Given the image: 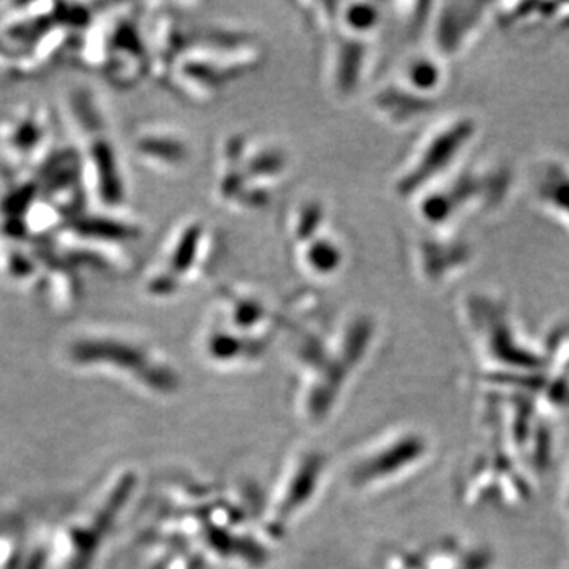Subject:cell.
<instances>
[{
	"mask_svg": "<svg viewBox=\"0 0 569 569\" xmlns=\"http://www.w3.org/2000/svg\"><path fill=\"white\" fill-rule=\"evenodd\" d=\"M260 62V43L252 32L238 26L186 24L160 80L183 97L206 102L227 92Z\"/></svg>",
	"mask_w": 569,
	"mask_h": 569,
	"instance_id": "6da1fadb",
	"label": "cell"
},
{
	"mask_svg": "<svg viewBox=\"0 0 569 569\" xmlns=\"http://www.w3.org/2000/svg\"><path fill=\"white\" fill-rule=\"evenodd\" d=\"M291 173V153L274 138L250 132L224 138L217 156L213 197L231 212L253 213L272 204Z\"/></svg>",
	"mask_w": 569,
	"mask_h": 569,
	"instance_id": "7a4b0ae2",
	"label": "cell"
},
{
	"mask_svg": "<svg viewBox=\"0 0 569 569\" xmlns=\"http://www.w3.org/2000/svg\"><path fill=\"white\" fill-rule=\"evenodd\" d=\"M103 100L89 86H74L66 100L70 129L77 137L89 200L97 209L126 212L129 176Z\"/></svg>",
	"mask_w": 569,
	"mask_h": 569,
	"instance_id": "3957f363",
	"label": "cell"
},
{
	"mask_svg": "<svg viewBox=\"0 0 569 569\" xmlns=\"http://www.w3.org/2000/svg\"><path fill=\"white\" fill-rule=\"evenodd\" d=\"M211 253V227L200 217H187L171 231L146 269L141 290L156 301L178 298L203 277Z\"/></svg>",
	"mask_w": 569,
	"mask_h": 569,
	"instance_id": "277c9868",
	"label": "cell"
},
{
	"mask_svg": "<svg viewBox=\"0 0 569 569\" xmlns=\"http://www.w3.org/2000/svg\"><path fill=\"white\" fill-rule=\"evenodd\" d=\"M287 238L296 268L313 280H329L342 272L347 247L332 227L323 201L305 198L291 209L287 220Z\"/></svg>",
	"mask_w": 569,
	"mask_h": 569,
	"instance_id": "5b68a950",
	"label": "cell"
},
{
	"mask_svg": "<svg viewBox=\"0 0 569 569\" xmlns=\"http://www.w3.org/2000/svg\"><path fill=\"white\" fill-rule=\"evenodd\" d=\"M307 17L326 41V80L332 96L348 100L367 82L376 37L351 31L335 18V3H312Z\"/></svg>",
	"mask_w": 569,
	"mask_h": 569,
	"instance_id": "8992f818",
	"label": "cell"
},
{
	"mask_svg": "<svg viewBox=\"0 0 569 569\" xmlns=\"http://www.w3.org/2000/svg\"><path fill=\"white\" fill-rule=\"evenodd\" d=\"M97 36L100 40L92 41L89 61L107 71L112 82L132 84L152 73L148 28L146 22L141 24L140 13H116L114 20Z\"/></svg>",
	"mask_w": 569,
	"mask_h": 569,
	"instance_id": "52a82bcc",
	"label": "cell"
},
{
	"mask_svg": "<svg viewBox=\"0 0 569 569\" xmlns=\"http://www.w3.org/2000/svg\"><path fill=\"white\" fill-rule=\"evenodd\" d=\"M130 149L134 159L153 173L179 174L192 163V142L167 123H148L134 130Z\"/></svg>",
	"mask_w": 569,
	"mask_h": 569,
	"instance_id": "ba28073f",
	"label": "cell"
},
{
	"mask_svg": "<svg viewBox=\"0 0 569 569\" xmlns=\"http://www.w3.org/2000/svg\"><path fill=\"white\" fill-rule=\"evenodd\" d=\"M48 123L44 112H20L17 119H10L0 130L3 152L13 160H26V157L37 159L44 142L41 140H47V132L51 133Z\"/></svg>",
	"mask_w": 569,
	"mask_h": 569,
	"instance_id": "9c48e42d",
	"label": "cell"
}]
</instances>
